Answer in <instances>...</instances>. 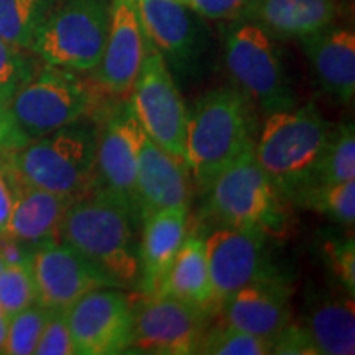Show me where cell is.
Returning a JSON list of instances; mask_svg holds the SVG:
<instances>
[{
	"label": "cell",
	"mask_w": 355,
	"mask_h": 355,
	"mask_svg": "<svg viewBox=\"0 0 355 355\" xmlns=\"http://www.w3.org/2000/svg\"><path fill=\"white\" fill-rule=\"evenodd\" d=\"M140 217L99 188L74 199L60 227V242L112 279L117 288H140Z\"/></svg>",
	"instance_id": "obj_1"
},
{
	"label": "cell",
	"mask_w": 355,
	"mask_h": 355,
	"mask_svg": "<svg viewBox=\"0 0 355 355\" xmlns=\"http://www.w3.org/2000/svg\"><path fill=\"white\" fill-rule=\"evenodd\" d=\"M250 99L237 87L206 92L188 110L184 163L189 180L206 193L212 181L255 146Z\"/></svg>",
	"instance_id": "obj_2"
},
{
	"label": "cell",
	"mask_w": 355,
	"mask_h": 355,
	"mask_svg": "<svg viewBox=\"0 0 355 355\" xmlns=\"http://www.w3.org/2000/svg\"><path fill=\"white\" fill-rule=\"evenodd\" d=\"M99 125L89 117L30 140L2 159L21 184L81 198L96 188Z\"/></svg>",
	"instance_id": "obj_3"
},
{
	"label": "cell",
	"mask_w": 355,
	"mask_h": 355,
	"mask_svg": "<svg viewBox=\"0 0 355 355\" xmlns=\"http://www.w3.org/2000/svg\"><path fill=\"white\" fill-rule=\"evenodd\" d=\"M331 125L314 104L266 115L254 153L278 193L290 199L316 184L318 166Z\"/></svg>",
	"instance_id": "obj_4"
},
{
	"label": "cell",
	"mask_w": 355,
	"mask_h": 355,
	"mask_svg": "<svg viewBox=\"0 0 355 355\" xmlns=\"http://www.w3.org/2000/svg\"><path fill=\"white\" fill-rule=\"evenodd\" d=\"M206 212L217 225L259 230L282 237L290 225L288 202L257 162L254 150L241 155L212 181Z\"/></svg>",
	"instance_id": "obj_5"
},
{
	"label": "cell",
	"mask_w": 355,
	"mask_h": 355,
	"mask_svg": "<svg viewBox=\"0 0 355 355\" xmlns=\"http://www.w3.org/2000/svg\"><path fill=\"white\" fill-rule=\"evenodd\" d=\"M112 0H60L40 25L30 51L44 64L91 73L107 40Z\"/></svg>",
	"instance_id": "obj_6"
},
{
	"label": "cell",
	"mask_w": 355,
	"mask_h": 355,
	"mask_svg": "<svg viewBox=\"0 0 355 355\" xmlns=\"http://www.w3.org/2000/svg\"><path fill=\"white\" fill-rule=\"evenodd\" d=\"M94 84L76 71L44 64L8 102L13 123L26 141L89 117L97 104Z\"/></svg>",
	"instance_id": "obj_7"
},
{
	"label": "cell",
	"mask_w": 355,
	"mask_h": 355,
	"mask_svg": "<svg viewBox=\"0 0 355 355\" xmlns=\"http://www.w3.org/2000/svg\"><path fill=\"white\" fill-rule=\"evenodd\" d=\"M224 60L241 92L266 115L296 107V94L272 35L250 20H234L225 28Z\"/></svg>",
	"instance_id": "obj_8"
},
{
	"label": "cell",
	"mask_w": 355,
	"mask_h": 355,
	"mask_svg": "<svg viewBox=\"0 0 355 355\" xmlns=\"http://www.w3.org/2000/svg\"><path fill=\"white\" fill-rule=\"evenodd\" d=\"M128 105L145 135L165 152L184 162L188 109L170 68L148 40Z\"/></svg>",
	"instance_id": "obj_9"
},
{
	"label": "cell",
	"mask_w": 355,
	"mask_h": 355,
	"mask_svg": "<svg viewBox=\"0 0 355 355\" xmlns=\"http://www.w3.org/2000/svg\"><path fill=\"white\" fill-rule=\"evenodd\" d=\"M135 304L122 288H99L64 311L76 355H115L130 350Z\"/></svg>",
	"instance_id": "obj_10"
},
{
	"label": "cell",
	"mask_w": 355,
	"mask_h": 355,
	"mask_svg": "<svg viewBox=\"0 0 355 355\" xmlns=\"http://www.w3.org/2000/svg\"><path fill=\"white\" fill-rule=\"evenodd\" d=\"M211 314L173 296H146L141 308L135 309L130 350L153 355L198 354Z\"/></svg>",
	"instance_id": "obj_11"
},
{
	"label": "cell",
	"mask_w": 355,
	"mask_h": 355,
	"mask_svg": "<svg viewBox=\"0 0 355 355\" xmlns=\"http://www.w3.org/2000/svg\"><path fill=\"white\" fill-rule=\"evenodd\" d=\"M270 237L259 230L216 225L204 237L217 306L248 283L282 275L268 254Z\"/></svg>",
	"instance_id": "obj_12"
},
{
	"label": "cell",
	"mask_w": 355,
	"mask_h": 355,
	"mask_svg": "<svg viewBox=\"0 0 355 355\" xmlns=\"http://www.w3.org/2000/svg\"><path fill=\"white\" fill-rule=\"evenodd\" d=\"M145 37L162 55L173 78L181 81L198 74L206 51L204 28L184 3L175 0H133Z\"/></svg>",
	"instance_id": "obj_13"
},
{
	"label": "cell",
	"mask_w": 355,
	"mask_h": 355,
	"mask_svg": "<svg viewBox=\"0 0 355 355\" xmlns=\"http://www.w3.org/2000/svg\"><path fill=\"white\" fill-rule=\"evenodd\" d=\"M141 137L144 130L128 102L119 105L99 128L96 158V188L112 194L139 217L135 180Z\"/></svg>",
	"instance_id": "obj_14"
},
{
	"label": "cell",
	"mask_w": 355,
	"mask_h": 355,
	"mask_svg": "<svg viewBox=\"0 0 355 355\" xmlns=\"http://www.w3.org/2000/svg\"><path fill=\"white\" fill-rule=\"evenodd\" d=\"M32 273L37 303L50 311H66L87 293L115 286L99 266L64 242L37 248L32 257Z\"/></svg>",
	"instance_id": "obj_15"
},
{
	"label": "cell",
	"mask_w": 355,
	"mask_h": 355,
	"mask_svg": "<svg viewBox=\"0 0 355 355\" xmlns=\"http://www.w3.org/2000/svg\"><path fill=\"white\" fill-rule=\"evenodd\" d=\"M146 53V37L133 0H112L107 40L91 81L102 94L130 96Z\"/></svg>",
	"instance_id": "obj_16"
},
{
	"label": "cell",
	"mask_w": 355,
	"mask_h": 355,
	"mask_svg": "<svg viewBox=\"0 0 355 355\" xmlns=\"http://www.w3.org/2000/svg\"><path fill=\"white\" fill-rule=\"evenodd\" d=\"M291 288L283 275L242 286L219 309L224 322L273 340L291 322Z\"/></svg>",
	"instance_id": "obj_17"
},
{
	"label": "cell",
	"mask_w": 355,
	"mask_h": 355,
	"mask_svg": "<svg viewBox=\"0 0 355 355\" xmlns=\"http://www.w3.org/2000/svg\"><path fill=\"white\" fill-rule=\"evenodd\" d=\"M135 186L140 220L168 207H189L191 180L186 163L165 152L145 133L140 144Z\"/></svg>",
	"instance_id": "obj_18"
},
{
	"label": "cell",
	"mask_w": 355,
	"mask_h": 355,
	"mask_svg": "<svg viewBox=\"0 0 355 355\" xmlns=\"http://www.w3.org/2000/svg\"><path fill=\"white\" fill-rule=\"evenodd\" d=\"M15 183V201L3 237L28 247L32 252L48 243L60 242L61 222L78 198L21 184L19 181Z\"/></svg>",
	"instance_id": "obj_19"
},
{
	"label": "cell",
	"mask_w": 355,
	"mask_h": 355,
	"mask_svg": "<svg viewBox=\"0 0 355 355\" xmlns=\"http://www.w3.org/2000/svg\"><path fill=\"white\" fill-rule=\"evenodd\" d=\"M188 216L189 207H168L141 220L139 290L144 296L158 295L188 234Z\"/></svg>",
	"instance_id": "obj_20"
},
{
	"label": "cell",
	"mask_w": 355,
	"mask_h": 355,
	"mask_svg": "<svg viewBox=\"0 0 355 355\" xmlns=\"http://www.w3.org/2000/svg\"><path fill=\"white\" fill-rule=\"evenodd\" d=\"M306 58L324 91L349 104L355 96V35L329 25L300 38Z\"/></svg>",
	"instance_id": "obj_21"
},
{
	"label": "cell",
	"mask_w": 355,
	"mask_h": 355,
	"mask_svg": "<svg viewBox=\"0 0 355 355\" xmlns=\"http://www.w3.org/2000/svg\"><path fill=\"white\" fill-rule=\"evenodd\" d=\"M336 0H250L243 20L279 38H301L334 24Z\"/></svg>",
	"instance_id": "obj_22"
},
{
	"label": "cell",
	"mask_w": 355,
	"mask_h": 355,
	"mask_svg": "<svg viewBox=\"0 0 355 355\" xmlns=\"http://www.w3.org/2000/svg\"><path fill=\"white\" fill-rule=\"evenodd\" d=\"M158 295L173 296L211 313L219 308L212 290L204 237L186 234Z\"/></svg>",
	"instance_id": "obj_23"
},
{
	"label": "cell",
	"mask_w": 355,
	"mask_h": 355,
	"mask_svg": "<svg viewBox=\"0 0 355 355\" xmlns=\"http://www.w3.org/2000/svg\"><path fill=\"white\" fill-rule=\"evenodd\" d=\"M301 326L308 332L318 355H352L355 352L354 296L316 300L306 311Z\"/></svg>",
	"instance_id": "obj_24"
},
{
	"label": "cell",
	"mask_w": 355,
	"mask_h": 355,
	"mask_svg": "<svg viewBox=\"0 0 355 355\" xmlns=\"http://www.w3.org/2000/svg\"><path fill=\"white\" fill-rule=\"evenodd\" d=\"M60 0H0V40L30 50L40 25Z\"/></svg>",
	"instance_id": "obj_25"
},
{
	"label": "cell",
	"mask_w": 355,
	"mask_h": 355,
	"mask_svg": "<svg viewBox=\"0 0 355 355\" xmlns=\"http://www.w3.org/2000/svg\"><path fill=\"white\" fill-rule=\"evenodd\" d=\"M290 204L318 212L344 227H352L355 222V180L308 186L295 194Z\"/></svg>",
	"instance_id": "obj_26"
},
{
	"label": "cell",
	"mask_w": 355,
	"mask_h": 355,
	"mask_svg": "<svg viewBox=\"0 0 355 355\" xmlns=\"http://www.w3.org/2000/svg\"><path fill=\"white\" fill-rule=\"evenodd\" d=\"M355 180V128L344 122L331 125L329 137L318 166L316 184H334Z\"/></svg>",
	"instance_id": "obj_27"
},
{
	"label": "cell",
	"mask_w": 355,
	"mask_h": 355,
	"mask_svg": "<svg viewBox=\"0 0 355 355\" xmlns=\"http://www.w3.org/2000/svg\"><path fill=\"white\" fill-rule=\"evenodd\" d=\"M273 343L263 337L254 336L227 322L207 327L204 332L198 354L204 355H268Z\"/></svg>",
	"instance_id": "obj_28"
},
{
	"label": "cell",
	"mask_w": 355,
	"mask_h": 355,
	"mask_svg": "<svg viewBox=\"0 0 355 355\" xmlns=\"http://www.w3.org/2000/svg\"><path fill=\"white\" fill-rule=\"evenodd\" d=\"M51 311L35 303L20 313L13 314L8 322L6 347L2 354L30 355L35 354L40 337L46 326Z\"/></svg>",
	"instance_id": "obj_29"
},
{
	"label": "cell",
	"mask_w": 355,
	"mask_h": 355,
	"mask_svg": "<svg viewBox=\"0 0 355 355\" xmlns=\"http://www.w3.org/2000/svg\"><path fill=\"white\" fill-rule=\"evenodd\" d=\"M37 303V288L30 265H3L0 272V308L8 318Z\"/></svg>",
	"instance_id": "obj_30"
},
{
	"label": "cell",
	"mask_w": 355,
	"mask_h": 355,
	"mask_svg": "<svg viewBox=\"0 0 355 355\" xmlns=\"http://www.w3.org/2000/svg\"><path fill=\"white\" fill-rule=\"evenodd\" d=\"M28 51L0 40V99L10 102L15 92L40 71Z\"/></svg>",
	"instance_id": "obj_31"
},
{
	"label": "cell",
	"mask_w": 355,
	"mask_h": 355,
	"mask_svg": "<svg viewBox=\"0 0 355 355\" xmlns=\"http://www.w3.org/2000/svg\"><path fill=\"white\" fill-rule=\"evenodd\" d=\"M322 257L347 295H355V243L352 235H336L322 242Z\"/></svg>",
	"instance_id": "obj_32"
},
{
	"label": "cell",
	"mask_w": 355,
	"mask_h": 355,
	"mask_svg": "<svg viewBox=\"0 0 355 355\" xmlns=\"http://www.w3.org/2000/svg\"><path fill=\"white\" fill-rule=\"evenodd\" d=\"M37 355H76L64 311H51L46 326L40 337Z\"/></svg>",
	"instance_id": "obj_33"
},
{
	"label": "cell",
	"mask_w": 355,
	"mask_h": 355,
	"mask_svg": "<svg viewBox=\"0 0 355 355\" xmlns=\"http://www.w3.org/2000/svg\"><path fill=\"white\" fill-rule=\"evenodd\" d=\"M250 0H186L194 13L207 20H243Z\"/></svg>",
	"instance_id": "obj_34"
},
{
	"label": "cell",
	"mask_w": 355,
	"mask_h": 355,
	"mask_svg": "<svg viewBox=\"0 0 355 355\" xmlns=\"http://www.w3.org/2000/svg\"><path fill=\"white\" fill-rule=\"evenodd\" d=\"M272 354L278 355H318L308 332L301 324L290 322L273 340Z\"/></svg>",
	"instance_id": "obj_35"
},
{
	"label": "cell",
	"mask_w": 355,
	"mask_h": 355,
	"mask_svg": "<svg viewBox=\"0 0 355 355\" xmlns=\"http://www.w3.org/2000/svg\"><path fill=\"white\" fill-rule=\"evenodd\" d=\"M15 180H13L8 168L3 165V162H0V237H3V234H6L13 207V201H15Z\"/></svg>",
	"instance_id": "obj_36"
},
{
	"label": "cell",
	"mask_w": 355,
	"mask_h": 355,
	"mask_svg": "<svg viewBox=\"0 0 355 355\" xmlns=\"http://www.w3.org/2000/svg\"><path fill=\"white\" fill-rule=\"evenodd\" d=\"M8 322H10V318L3 313V309L0 308V354L3 352V347H6L7 340V332H8Z\"/></svg>",
	"instance_id": "obj_37"
},
{
	"label": "cell",
	"mask_w": 355,
	"mask_h": 355,
	"mask_svg": "<svg viewBox=\"0 0 355 355\" xmlns=\"http://www.w3.org/2000/svg\"><path fill=\"white\" fill-rule=\"evenodd\" d=\"M2 268H3V261H2V257H0V272H2Z\"/></svg>",
	"instance_id": "obj_38"
},
{
	"label": "cell",
	"mask_w": 355,
	"mask_h": 355,
	"mask_svg": "<svg viewBox=\"0 0 355 355\" xmlns=\"http://www.w3.org/2000/svg\"><path fill=\"white\" fill-rule=\"evenodd\" d=\"M175 2H180V3H184V6H186V0H175Z\"/></svg>",
	"instance_id": "obj_39"
}]
</instances>
